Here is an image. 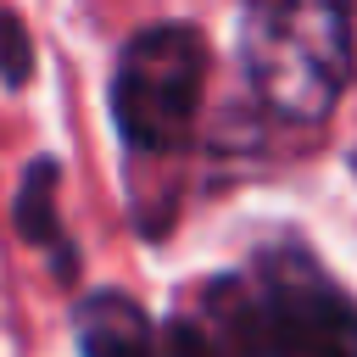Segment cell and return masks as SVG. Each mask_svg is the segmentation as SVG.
Masks as SVG:
<instances>
[{
	"instance_id": "6da1fadb",
	"label": "cell",
	"mask_w": 357,
	"mask_h": 357,
	"mask_svg": "<svg viewBox=\"0 0 357 357\" xmlns=\"http://www.w3.org/2000/svg\"><path fill=\"white\" fill-rule=\"evenodd\" d=\"M206 296L234 357H357V307L301 251H268L251 279H218Z\"/></svg>"
},
{
	"instance_id": "7a4b0ae2",
	"label": "cell",
	"mask_w": 357,
	"mask_h": 357,
	"mask_svg": "<svg viewBox=\"0 0 357 357\" xmlns=\"http://www.w3.org/2000/svg\"><path fill=\"white\" fill-rule=\"evenodd\" d=\"M240 56L268 112L318 123L351 73V0H245Z\"/></svg>"
},
{
	"instance_id": "3957f363",
	"label": "cell",
	"mask_w": 357,
	"mask_h": 357,
	"mask_svg": "<svg viewBox=\"0 0 357 357\" xmlns=\"http://www.w3.org/2000/svg\"><path fill=\"white\" fill-rule=\"evenodd\" d=\"M206 89V39L190 22L139 28L112 73V117L128 151L167 156L190 139Z\"/></svg>"
},
{
	"instance_id": "277c9868",
	"label": "cell",
	"mask_w": 357,
	"mask_h": 357,
	"mask_svg": "<svg viewBox=\"0 0 357 357\" xmlns=\"http://www.w3.org/2000/svg\"><path fill=\"white\" fill-rule=\"evenodd\" d=\"M73 335L84 357H162V335L123 290H89L73 307Z\"/></svg>"
},
{
	"instance_id": "5b68a950",
	"label": "cell",
	"mask_w": 357,
	"mask_h": 357,
	"mask_svg": "<svg viewBox=\"0 0 357 357\" xmlns=\"http://www.w3.org/2000/svg\"><path fill=\"white\" fill-rule=\"evenodd\" d=\"M56 178H61L56 156H33L28 173H22V184H17V234H22L28 245H45V251L61 245V223H56Z\"/></svg>"
},
{
	"instance_id": "8992f818",
	"label": "cell",
	"mask_w": 357,
	"mask_h": 357,
	"mask_svg": "<svg viewBox=\"0 0 357 357\" xmlns=\"http://www.w3.org/2000/svg\"><path fill=\"white\" fill-rule=\"evenodd\" d=\"M162 357H234V335L212 296H201V312H173L162 324Z\"/></svg>"
},
{
	"instance_id": "52a82bcc",
	"label": "cell",
	"mask_w": 357,
	"mask_h": 357,
	"mask_svg": "<svg viewBox=\"0 0 357 357\" xmlns=\"http://www.w3.org/2000/svg\"><path fill=\"white\" fill-rule=\"evenodd\" d=\"M28 73H33V45H28V28L11 17V11H0V84H28Z\"/></svg>"
}]
</instances>
